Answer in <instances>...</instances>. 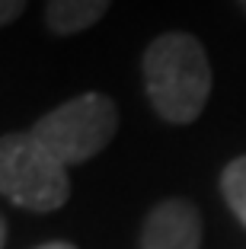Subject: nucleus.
<instances>
[{
    "label": "nucleus",
    "instance_id": "f257e3e1",
    "mask_svg": "<svg viewBox=\"0 0 246 249\" xmlns=\"http://www.w3.org/2000/svg\"><path fill=\"white\" fill-rule=\"evenodd\" d=\"M144 89L153 112L167 124H192L211 96V61L202 42L189 32L157 36L141 58Z\"/></svg>",
    "mask_w": 246,
    "mask_h": 249
},
{
    "label": "nucleus",
    "instance_id": "f03ea898",
    "mask_svg": "<svg viewBox=\"0 0 246 249\" xmlns=\"http://www.w3.org/2000/svg\"><path fill=\"white\" fill-rule=\"evenodd\" d=\"M118 131V109L106 93H80L51 109L29 134L64 166L87 163L102 154Z\"/></svg>",
    "mask_w": 246,
    "mask_h": 249
},
{
    "label": "nucleus",
    "instance_id": "7ed1b4c3",
    "mask_svg": "<svg viewBox=\"0 0 246 249\" xmlns=\"http://www.w3.org/2000/svg\"><path fill=\"white\" fill-rule=\"evenodd\" d=\"M64 163L32 138L29 131L3 134L0 141V192L22 211H58L71 195Z\"/></svg>",
    "mask_w": 246,
    "mask_h": 249
},
{
    "label": "nucleus",
    "instance_id": "20e7f679",
    "mask_svg": "<svg viewBox=\"0 0 246 249\" xmlns=\"http://www.w3.org/2000/svg\"><path fill=\"white\" fill-rule=\"evenodd\" d=\"M141 249H202V214L186 198H163L141 224Z\"/></svg>",
    "mask_w": 246,
    "mask_h": 249
},
{
    "label": "nucleus",
    "instance_id": "39448f33",
    "mask_svg": "<svg viewBox=\"0 0 246 249\" xmlns=\"http://www.w3.org/2000/svg\"><path fill=\"white\" fill-rule=\"evenodd\" d=\"M112 0H45V26L55 36H74L106 16Z\"/></svg>",
    "mask_w": 246,
    "mask_h": 249
},
{
    "label": "nucleus",
    "instance_id": "423d86ee",
    "mask_svg": "<svg viewBox=\"0 0 246 249\" xmlns=\"http://www.w3.org/2000/svg\"><path fill=\"white\" fill-rule=\"evenodd\" d=\"M221 192H224V201L233 211V217L246 227V157H237V160H230L224 166Z\"/></svg>",
    "mask_w": 246,
    "mask_h": 249
},
{
    "label": "nucleus",
    "instance_id": "0eeeda50",
    "mask_svg": "<svg viewBox=\"0 0 246 249\" xmlns=\"http://www.w3.org/2000/svg\"><path fill=\"white\" fill-rule=\"evenodd\" d=\"M26 3H29V0H0V22H3V26L16 22L22 16V10H26Z\"/></svg>",
    "mask_w": 246,
    "mask_h": 249
},
{
    "label": "nucleus",
    "instance_id": "6e6552de",
    "mask_svg": "<svg viewBox=\"0 0 246 249\" xmlns=\"http://www.w3.org/2000/svg\"><path fill=\"white\" fill-rule=\"evenodd\" d=\"M38 249H77L74 243H64V240H55V243H42Z\"/></svg>",
    "mask_w": 246,
    "mask_h": 249
},
{
    "label": "nucleus",
    "instance_id": "1a4fd4ad",
    "mask_svg": "<svg viewBox=\"0 0 246 249\" xmlns=\"http://www.w3.org/2000/svg\"><path fill=\"white\" fill-rule=\"evenodd\" d=\"M237 7H240V10H243V13H246V0H237Z\"/></svg>",
    "mask_w": 246,
    "mask_h": 249
}]
</instances>
